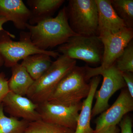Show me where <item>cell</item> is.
<instances>
[{
    "mask_svg": "<svg viewBox=\"0 0 133 133\" xmlns=\"http://www.w3.org/2000/svg\"><path fill=\"white\" fill-rule=\"evenodd\" d=\"M32 43L42 50L63 44L77 34L71 28L66 15V7L59 10L55 17H51L35 25H26Z\"/></svg>",
    "mask_w": 133,
    "mask_h": 133,
    "instance_id": "6da1fadb",
    "label": "cell"
},
{
    "mask_svg": "<svg viewBox=\"0 0 133 133\" xmlns=\"http://www.w3.org/2000/svg\"><path fill=\"white\" fill-rule=\"evenodd\" d=\"M77 61L60 55L42 76L34 83L26 97L37 104L50 97L63 78L76 66Z\"/></svg>",
    "mask_w": 133,
    "mask_h": 133,
    "instance_id": "7a4b0ae2",
    "label": "cell"
},
{
    "mask_svg": "<svg viewBox=\"0 0 133 133\" xmlns=\"http://www.w3.org/2000/svg\"><path fill=\"white\" fill-rule=\"evenodd\" d=\"M87 81L85 66H75L63 78L48 101L67 106L81 103L90 92V85Z\"/></svg>",
    "mask_w": 133,
    "mask_h": 133,
    "instance_id": "3957f363",
    "label": "cell"
},
{
    "mask_svg": "<svg viewBox=\"0 0 133 133\" xmlns=\"http://www.w3.org/2000/svg\"><path fill=\"white\" fill-rule=\"evenodd\" d=\"M0 35V56L7 67H11L29 56L36 54H45L57 58L60 55L56 51L40 50L33 44L29 32L22 31L19 41H12L15 36L8 31H1Z\"/></svg>",
    "mask_w": 133,
    "mask_h": 133,
    "instance_id": "277c9868",
    "label": "cell"
},
{
    "mask_svg": "<svg viewBox=\"0 0 133 133\" xmlns=\"http://www.w3.org/2000/svg\"><path fill=\"white\" fill-rule=\"evenodd\" d=\"M85 68L87 81L99 75L103 77L102 85L99 90L95 92L94 96L96 102L91 112V117H93L106 110L109 107V101L112 95L127 86L122 74L114 64L107 69H103L101 66L96 68L85 66Z\"/></svg>",
    "mask_w": 133,
    "mask_h": 133,
    "instance_id": "5b68a950",
    "label": "cell"
},
{
    "mask_svg": "<svg viewBox=\"0 0 133 133\" xmlns=\"http://www.w3.org/2000/svg\"><path fill=\"white\" fill-rule=\"evenodd\" d=\"M65 7L69 25L74 33L98 36V11L95 0H70Z\"/></svg>",
    "mask_w": 133,
    "mask_h": 133,
    "instance_id": "8992f818",
    "label": "cell"
},
{
    "mask_svg": "<svg viewBox=\"0 0 133 133\" xmlns=\"http://www.w3.org/2000/svg\"><path fill=\"white\" fill-rule=\"evenodd\" d=\"M56 51L71 59L97 64L102 63L104 47L98 36L76 35L59 45Z\"/></svg>",
    "mask_w": 133,
    "mask_h": 133,
    "instance_id": "52a82bcc",
    "label": "cell"
},
{
    "mask_svg": "<svg viewBox=\"0 0 133 133\" xmlns=\"http://www.w3.org/2000/svg\"><path fill=\"white\" fill-rule=\"evenodd\" d=\"M38 105L37 111L41 119L75 131L82 102L67 106L46 101Z\"/></svg>",
    "mask_w": 133,
    "mask_h": 133,
    "instance_id": "ba28073f",
    "label": "cell"
},
{
    "mask_svg": "<svg viewBox=\"0 0 133 133\" xmlns=\"http://www.w3.org/2000/svg\"><path fill=\"white\" fill-rule=\"evenodd\" d=\"M99 37L104 47L100 66L107 69L114 64L116 59L133 40V29L125 27L116 33Z\"/></svg>",
    "mask_w": 133,
    "mask_h": 133,
    "instance_id": "9c48e42d",
    "label": "cell"
},
{
    "mask_svg": "<svg viewBox=\"0 0 133 133\" xmlns=\"http://www.w3.org/2000/svg\"><path fill=\"white\" fill-rule=\"evenodd\" d=\"M133 110V98L127 88L122 90L111 107L101 113L97 119L94 133L111 126H116L124 115Z\"/></svg>",
    "mask_w": 133,
    "mask_h": 133,
    "instance_id": "30bf717a",
    "label": "cell"
},
{
    "mask_svg": "<svg viewBox=\"0 0 133 133\" xmlns=\"http://www.w3.org/2000/svg\"><path fill=\"white\" fill-rule=\"evenodd\" d=\"M4 111L10 116L29 122L41 119L37 111L38 105L27 97L9 91L3 100Z\"/></svg>",
    "mask_w": 133,
    "mask_h": 133,
    "instance_id": "8fae6325",
    "label": "cell"
},
{
    "mask_svg": "<svg viewBox=\"0 0 133 133\" xmlns=\"http://www.w3.org/2000/svg\"><path fill=\"white\" fill-rule=\"evenodd\" d=\"M98 11V35L99 37L113 34L126 27L116 14L111 0H95Z\"/></svg>",
    "mask_w": 133,
    "mask_h": 133,
    "instance_id": "7c38bea8",
    "label": "cell"
},
{
    "mask_svg": "<svg viewBox=\"0 0 133 133\" xmlns=\"http://www.w3.org/2000/svg\"><path fill=\"white\" fill-rule=\"evenodd\" d=\"M0 15L12 22L16 29L24 30L30 12L22 0H0Z\"/></svg>",
    "mask_w": 133,
    "mask_h": 133,
    "instance_id": "4fadbf2b",
    "label": "cell"
},
{
    "mask_svg": "<svg viewBox=\"0 0 133 133\" xmlns=\"http://www.w3.org/2000/svg\"><path fill=\"white\" fill-rule=\"evenodd\" d=\"M101 79L99 76L93 77L90 83V89L89 94L82 102V108L79 115L77 126L74 133H94L91 127L93 101L95 92Z\"/></svg>",
    "mask_w": 133,
    "mask_h": 133,
    "instance_id": "5bb4252c",
    "label": "cell"
},
{
    "mask_svg": "<svg viewBox=\"0 0 133 133\" xmlns=\"http://www.w3.org/2000/svg\"><path fill=\"white\" fill-rule=\"evenodd\" d=\"M64 0H28L30 12L29 24L35 25L52 16L63 4Z\"/></svg>",
    "mask_w": 133,
    "mask_h": 133,
    "instance_id": "9a60e30c",
    "label": "cell"
},
{
    "mask_svg": "<svg viewBox=\"0 0 133 133\" xmlns=\"http://www.w3.org/2000/svg\"><path fill=\"white\" fill-rule=\"evenodd\" d=\"M11 71L12 76L8 82L9 91L21 96H26L35 81L21 64L12 66Z\"/></svg>",
    "mask_w": 133,
    "mask_h": 133,
    "instance_id": "2e32d148",
    "label": "cell"
},
{
    "mask_svg": "<svg viewBox=\"0 0 133 133\" xmlns=\"http://www.w3.org/2000/svg\"><path fill=\"white\" fill-rule=\"evenodd\" d=\"M51 57L47 54H35L23 59L21 64L35 81L40 78L49 68L53 62Z\"/></svg>",
    "mask_w": 133,
    "mask_h": 133,
    "instance_id": "e0dca14e",
    "label": "cell"
},
{
    "mask_svg": "<svg viewBox=\"0 0 133 133\" xmlns=\"http://www.w3.org/2000/svg\"><path fill=\"white\" fill-rule=\"evenodd\" d=\"M29 122L4 114L2 103L0 104V133H24Z\"/></svg>",
    "mask_w": 133,
    "mask_h": 133,
    "instance_id": "ac0fdd59",
    "label": "cell"
},
{
    "mask_svg": "<svg viewBox=\"0 0 133 133\" xmlns=\"http://www.w3.org/2000/svg\"><path fill=\"white\" fill-rule=\"evenodd\" d=\"M74 130L42 119L29 122L24 133H74Z\"/></svg>",
    "mask_w": 133,
    "mask_h": 133,
    "instance_id": "d6986e66",
    "label": "cell"
},
{
    "mask_svg": "<svg viewBox=\"0 0 133 133\" xmlns=\"http://www.w3.org/2000/svg\"><path fill=\"white\" fill-rule=\"evenodd\" d=\"M116 14L124 21L126 27L133 29V0H111Z\"/></svg>",
    "mask_w": 133,
    "mask_h": 133,
    "instance_id": "ffe728a7",
    "label": "cell"
},
{
    "mask_svg": "<svg viewBox=\"0 0 133 133\" xmlns=\"http://www.w3.org/2000/svg\"><path fill=\"white\" fill-rule=\"evenodd\" d=\"M121 72H133V42L131 41L114 63Z\"/></svg>",
    "mask_w": 133,
    "mask_h": 133,
    "instance_id": "44dd1931",
    "label": "cell"
},
{
    "mask_svg": "<svg viewBox=\"0 0 133 133\" xmlns=\"http://www.w3.org/2000/svg\"><path fill=\"white\" fill-rule=\"evenodd\" d=\"M8 82V80L4 72H0V104L9 92Z\"/></svg>",
    "mask_w": 133,
    "mask_h": 133,
    "instance_id": "7402d4cb",
    "label": "cell"
},
{
    "mask_svg": "<svg viewBox=\"0 0 133 133\" xmlns=\"http://www.w3.org/2000/svg\"><path fill=\"white\" fill-rule=\"evenodd\" d=\"M121 133H133L132 130V121L128 116L124 117L119 122Z\"/></svg>",
    "mask_w": 133,
    "mask_h": 133,
    "instance_id": "603a6c76",
    "label": "cell"
},
{
    "mask_svg": "<svg viewBox=\"0 0 133 133\" xmlns=\"http://www.w3.org/2000/svg\"><path fill=\"white\" fill-rule=\"evenodd\" d=\"M122 77L127 87L129 94L133 98V72H125L122 73Z\"/></svg>",
    "mask_w": 133,
    "mask_h": 133,
    "instance_id": "cb8c5ba5",
    "label": "cell"
},
{
    "mask_svg": "<svg viewBox=\"0 0 133 133\" xmlns=\"http://www.w3.org/2000/svg\"><path fill=\"white\" fill-rule=\"evenodd\" d=\"M119 129L117 126H114L104 129L97 133H119Z\"/></svg>",
    "mask_w": 133,
    "mask_h": 133,
    "instance_id": "d4e9b609",
    "label": "cell"
},
{
    "mask_svg": "<svg viewBox=\"0 0 133 133\" xmlns=\"http://www.w3.org/2000/svg\"><path fill=\"white\" fill-rule=\"evenodd\" d=\"M8 22V21L5 17L0 15V33L1 31L5 30L3 28V24Z\"/></svg>",
    "mask_w": 133,
    "mask_h": 133,
    "instance_id": "484cf974",
    "label": "cell"
},
{
    "mask_svg": "<svg viewBox=\"0 0 133 133\" xmlns=\"http://www.w3.org/2000/svg\"><path fill=\"white\" fill-rule=\"evenodd\" d=\"M4 64V61L2 57L0 56V68Z\"/></svg>",
    "mask_w": 133,
    "mask_h": 133,
    "instance_id": "4316f807",
    "label": "cell"
}]
</instances>
